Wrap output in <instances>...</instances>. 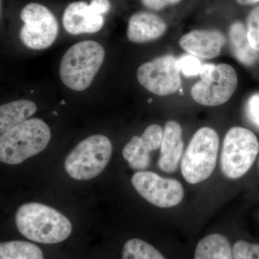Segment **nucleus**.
Here are the masks:
<instances>
[{"label":"nucleus","instance_id":"nucleus-1","mask_svg":"<svg viewBox=\"0 0 259 259\" xmlns=\"http://www.w3.org/2000/svg\"><path fill=\"white\" fill-rule=\"evenodd\" d=\"M19 232L30 241L44 244L60 243L69 238L72 226L67 218L56 209L29 202L19 207L15 214Z\"/></svg>","mask_w":259,"mask_h":259},{"label":"nucleus","instance_id":"nucleus-2","mask_svg":"<svg viewBox=\"0 0 259 259\" xmlns=\"http://www.w3.org/2000/svg\"><path fill=\"white\" fill-rule=\"evenodd\" d=\"M51 130L40 119H29L14 126L0 137V160L17 165L42 152L50 142Z\"/></svg>","mask_w":259,"mask_h":259},{"label":"nucleus","instance_id":"nucleus-3","mask_svg":"<svg viewBox=\"0 0 259 259\" xmlns=\"http://www.w3.org/2000/svg\"><path fill=\"white\" fill-rule=\"evenodd\" d=\"M101 44L85 40L74 44L65 53L61 61L60 77L65 86L81 92L93 82L105 59Z\"/></svg>","mask_w":259,"mask_h":259},{"label":"nucleus","instance_id":"nucleus-4","mask_svg":"<svg viewBox=\"0 0 259 259\" xmlns=\"http://www.w3.org/2000/svg\"><path fill=\"white\" fill-rule=\"evenodd\" d=\"M219 144V136L211 127H202L194 134L181 163L182 176L188 183L196 185L212 175L217 163Z\"/></svg>","mask_w":259,"mask_h":259},{"label":"nucleus","instance_id":"nucleus-5","mask_svg":"<svg viewBox=\"0 0 259 259\" xmlns=\"http://www.w3.org/2000/svg\"><path fill=\"white\" fill-rule=\"evenodd\" d=\"M112 153L110 140L102 135H94L78 144L66 156V173L76 180H89L102 173Z\"/></svg>","mask_w":259,"mask_h":259},{"label":"nucleus","instance_id":"nucleus-6","mask_svg":"<svg viewBox=\"0 0 259 259\" xmlns=\"http://www.w3.org/2000/svg\"><path fill=\"white\" fill-rule=\"evenodd\" d=\"M259 152L255 135L243 127H233L225 136L221 153V166L223 175L237 180L248 171Z\"/></svg>","mask_w":259,"mask_h":259},{"label":"nucleus","instance_id":"nucleus-7","mask_svg":"<svg viewBox=\"0 0 259 259\" xmlns=\"http://www.w3.org/2000/svg\"><path fill=\"white\" fill-rule=\"evenodd\" d=\"M20 18L25 23L20 30V39L29 49L42 50L55 41L59 24L47 7L30 3L22 10Z\"/></svg>","mask_w":259,"mask_h":259},{"label":"nucleus","instance_id":"nucleus-8","mask_svg":"<svg viewBox=\"0 0 259 259\" xmlns=\"http://www.w3.org/2000/svg\"><path fill=\"white\" fill-rule=\"evenodd\" d=\"M137 78L141 86L159 96L177 93L182 85L177 59L172 55L160 56L141 65Z\"/></svg>","mask_w":259,"mask_h":259},{"label":"nucleus","instance_id":"nucleus-9","mask_svg":"<svg viewBox=\"0 0 259 259\" xmlns=\"http://www.w3.org/2000/svg\"><path fill=\"white\" fill-rule=\"evenodd\" d=\"M238 79L236 70L231 65H216L209 79L201 80L191 89L194 101L203 106L214 107L223 105L233 96Z\"/></svg>","mask_w":259,"mask_h":259},{"label":"nucleus","instance_id":"nucleus-10","mask_svg":"<svg viewBox=\"0 0 259 259\" xmlns=\"http://www.w3.org/2000/svg\"><path fill=\"white\" fill-rule=\"evenodd\" d=\"M131 182L146 200L161 208L175 207L183 199L184 189L180 182L163 178L153 172H137Z\"/></svg>","mask_w":259,"mask_h":259},{"label":"nucleus","instance_id":"nucleus-11","mask_svg":"<svg viewBox=\"0 0 259 259\" xmlns=\"http://www.w3.org/2000/svg\"><path fill=\"white\" fill-rule=\"evenodd\" d=\"M163 130L158 125L146 127L141 137L134 136L122 150V156L134 170H144L151 163L150 153L161 148Z\"/></svg>","mask_w":259,"mask_h":259},{"label":"nucleus","instance_id":"nucleus-12","mask_svg":"<svg viewBox=\"0 0 259 259\" xmlns=\"http://www.w3.org/2000/svg\"><path fill=\"white\" fill-rule=\"evenodd\" d=\"M226 37L217 30H194L181 37L180 46L189 54L197 58L212 59L221 55Z\"/></svg>","mask_w":259,"mask_h":259},{"label":"nucleus","instance_id":"nucleus-13","mask_svg":"<svg viewBox=\"0 0 259 259\" xmlns=\"http://www.w3.org/2000/svg\"><path fill=\"white\" fill-rule=\"evenodd\" d=\"M63 25L65 30L73 35L95 33L103 27L104 18L94 13L86 2H75L65 10Z\"/></svg>","mask_w":259,"mask_h":259},{"label":"nucleus","instance_id":"nucleus-14","mask_svg":"<svg viewBox=\"0 0 259 259\" xmlns=\"http://www.w3.org/2000/svg\"><path fill=\"white\" fill-rule=\"evenodd\" d=\"M183 148L182 127L175 121H168L163 130L161 156L158 161L160 169L167 173L176 171L182 159Z\"/></svg>","mask_w":259,"mask_h":259},{"label":"nucleus","instance_id":"nucleus-15","mask_svg":"<svg viewBox=\"0 0 259 259\" xmlns=\"http://www.w3.org/2000/svg\"><path fill=\"white\" fill-rule=\"evenodd\" d=\"M164 20L147 12L136 13L130 19L127 36L131 42L142 44L156 40L166 32Z\"/></svg>","mask_w":259,"mask_h":259},{"label":"nucleus","instance_id":"nucleus-16","mask_svg":"<svg viewBox=\"0 0 259 259\" xmlns=\"http://www.w3.org/2000/svg\"><path fill=\"white\" fill-rule=\"evenodd\" d=\"M232 51L237 60L242 64L251 66L258 61L259 52L250 46L247 29L241 22H235L229 29Z\"/></svg>","mask_w":259,"mask_h":259},{"label":"nucleus","instance_id":"nucleus-17","mask_svg":"<svg viewBox=\"0 0 259 259\" xmlns=\"http://www.w3.org/2000/svg\"><path fill=\"white\" fill-rule=\"evenodd\" d=\"M37 110L33 102L28 100H16L0 107V132L4 134L14 126L27 120Z\"/></svg>","mask_w":259,"mask_h":259},{"label":"nucleus","instance_id":"nucleus-18","mask_svg":"<svg viewBox=\"0 0 259 259\" xmlns=\"http://www.w3.org/2000/svg\"><path fill=\"white\" fill-rule=\"evenodd\" d=\"M194 259H233V248L226 236L214 233L199 241Z\"/></svg>","mask_w":259,"mask_h":259},{"label":"nucleus","instance_id":"nucleus-19","mask_svg":"<svg viewBox=\"0 0 259 259\" xmlns=\"http://www.w3.org/2000/svg\"><path fill=\"white\" fill-rule=\"evenodd\" d=\"M0 259H44L41 249L30 242L14 241L0 244Z\"/></svg>","mask_w":259,"mask_h":259},{"label":"nucleus","instance_id":"nucleus-20","mask_svg":"<svg viewBox=\"0 0 259 259\" xmlns=\"http://www.w3.org/2000/svg\"><path fill=\"white\" fill-rule=\"evenodd\" d=\"M122 259L166 258L150 243L139 238H133L124 245Z\"/></svg>","mask_w":259,"mask_h":259},{"label":"nucleus","instance_id":"nucleus-21","mask_svg":"<svg viewBox=\"0 0 259 259\" xmlns=\"http://www.w3.org/2000/svg\"><path fill=\"white\" fill-rule=\"evenodd\" d=\"M246 29L250 46L259 52V6L253 8L248 15Z\"/></svg>","mask_w":259,"mask_h":259},{"label":"nucleus","instance_id":"nucleus-22","mask_svg":"<svg viewBox=\"0 0 259 259\" xmlns=\"http://www.w3.org/2000/svg\"><path fill=\"white\" fill-rule=\"evenodd\" d=\"M233 259H259V244L237 241L233 245Z\"/></svg>","mask_w":259,"mask_h":259},{"label":"nucleus","instance_id":"nucleus-23","mask_svg":"<svg viewBox=\"0 0 259 259\" xmlns=\"http://www.w3.org/2000/svg\"><path fill=\"white\" fill-rule=\"evenodd\" d=\"M177 65L180 72L187 77L199 75L202 66L199 58L191 54L181 56L180 59H177Z\"/></svg>","mask_w":259,"mask_h":259},{"label":"nucleus","instance_id":"nucleus-24","mask_svg":"<svg viewBox=\"0 0 259 259\" xmlns=\"http://www.w3.org/2000/svg\"><path fill=\"white\" fill-rule=\"evenodd\" d=\"M248 117L255 125L259 127V93L254 94L247 102Z\"/></svg>","mask_w":259,"mask_h":259},{"label":"nucleus","instance_id":"nucleus-25","mask_svg":"<svg viewBox=\"0 0 259 259\" xmlns=\"http://www.w3.org/2000/svg\"><path fill=\"white\" fill-rule=\"evenodd\" d=\"M90 8L95 14L102 15L110 10L111 3L109 0H92Z\"/></svg>","mask_w":259,"mask_h":259},{"label":"nucleus","instance_id":"nucleus-26","mask_svg":"<svg viewBox=\"0 0 259 259\" xmlns=\"http://www.w3.org/2000/svg\"><path fill=\"white\" fill-rule=\"evenodd\" d=\"M142 3L149 9L154 10H160L168 5L176 4L175 0H142Z\"/></svg>","mask_w":259,"mask_h":259},{"label":"nucleus","instance_id":"nucleus-27","mask_svg":"<svg viewBox=\"0 0 259 259\" xmlns=\"http://www.w3.org/2000/svg\"><path fill=\"white\" fill-rule=\"evenodd\" d=\"M216 65L212 64H207L202 65L199 71V76L201 79L207 80L212 76L214 70L215 69Z\"/></svg>","mask_w":259,"mask_h":259},{"label":"nucleus","instance_id":"nucleus-28","mask_svg":"<svg viewBox=\"0 0 259 259\" xmlns=\"http://www.w3.org/2000/svg\"><path fill=\"white\" fill-rule=\"evenodd\" d=\"M238 4L241 5H251L259 3V0H236Z\"/></svg>","mask_w":259,"mask_h":259},{"label":"nucleus","instance_id":"nucleus-29","mask_svg":"<svg viewBox=\"0 0 259 259\" xmlns=\"http://www.w3.org/2000/svg\"><path fill=\"white\" fill-rule=\"evenodd\" d=\"M61 104L62 105H65V101H64V100H62V101L61 102Z\"/></svg>","mask_w":259,"mask_h":259},{"label":"nucleus","instance_id":"nucleus-30","mask_svg":"<svg viewBox=\"0 0 259 259\" xmlns=\"http://www.w3.org/2000/svg\"><path fill=\"white\" fill-rule=\"evenodd\" d=\"M152 101H153L152 99H149V100H148V103H151V102Z\"/></svg>","mask_w":259,"mask_h":259},{"label":"nucleus","instance_id":"nucleus-31","mask_svg":"<svg viewBox=\"0 0 259 259\" xmlns=\"http://www.w3.org/2000/svg\"><path fill=\"white\" fill-rule=\"evenodd\" d=\"M53 113H54V115H57V112H53Z\"/></svg>","mask_w":259,"mask_h":259},{"label":"nucleus","instance_id":"nucleus-32","mask_svg":"<svg viewBox=\"0 0 259 259\" xmlns=\"http://www.w3.org/2000/svg\"><path fill=\"white\" fill-rule=\"evenodd\" d=\"M258 165H259V160H258Z\"/></svg>","mask_w":259,"mask_h":259}]
</instances>
